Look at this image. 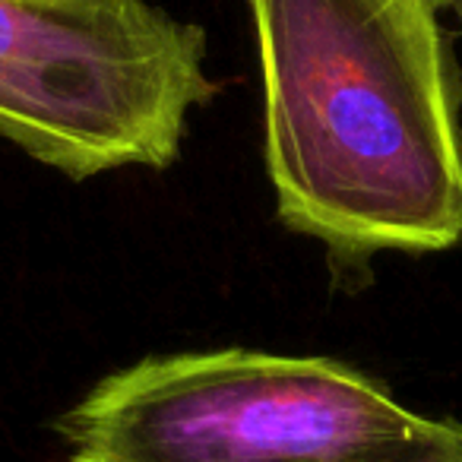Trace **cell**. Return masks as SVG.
Instances as JSON below:
<instances>
[{
    "label": "cell",
    "mask_w": 462,
    "mask_h": 462,
    "mask_svg": "<svg viewBox=\"0 0 462 462\" xmlns=\"http://www.w3.org/2000/svg\"><path fill=\"white\" fill-rule=\"evenodd\" d=\"M279 218L339 260L462 238L459 83L437 0H247Z\"/></svg>",
    "instance_id": "6da1fadb"
},
{
    "label": "cell",
    "mask_w": 462,
    "mask_h": 462,
    "mask_svg": "<svg viewBox=\"0 0 462 462\" xmlns=\"http://www.w3.org/2000/svg\"><path fill=\"white\" fill-rule=\"evenodd\" d=\"M361 462H462V421L421 418L411 437Z\"/></svg>",
    "instance_id": "277c9868"
},
{
    "label": "cell",
    "mask_w": 462,
    "mask_h": 462,
    "mask_svg": "<svg viewBox=\"0 0 462 462\" xmlns=\"http://www.w3.org/2000/svg\"><path fill=\"white\" fill-rule=\"evenodd\" d=\"M212 92L206 32L149 0H0V136L70 178L171 165Z\"/></svg>",
    "instance_id": "3957f363"
},
{
    "label": "cell",
    "mask_w": 462,
    "mask_h": 462,
    "mask_svg": "<svg viewBox=\"0 0 462 462\" xmlns=\"http://www.w3.org/2000/svg\"><path fill=\"white\" fill-rule=\"evenodd\" d=\"M418 424L342 361L218 348L108 374L58 434L70 462H361Z\"/></svg>",
    "instance_id": "7a4b0ae2"
},
{
    "label": "cell",
    "mask_w": 462,
    "mask_h": 462,
    "mask_svg": "<svg viewBox=\"0 0 462 462\" xmlns=\"http://www.w3.org/2000/svg\"><path fill=\"white\" fill-rule=\"evenodd\" d=\"M437 4H447V7H453L462 16V0H437Z\"/></svg>",
    "instance_id": "5b68a950"
}]
</instances>
